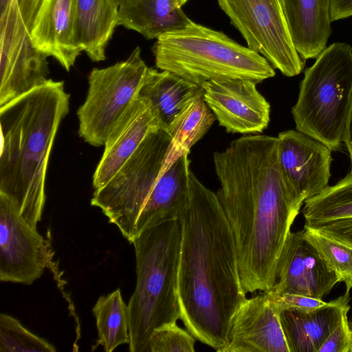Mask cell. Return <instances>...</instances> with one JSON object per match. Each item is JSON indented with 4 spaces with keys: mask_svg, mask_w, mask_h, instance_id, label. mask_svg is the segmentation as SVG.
I'll return each instance as SVG.
<instances>
[{
    "mask_svg": "<svg viewBox=\"0 0 352 352\" xmlns=\"http://www.w3.org/2000/svg\"><path fill=\"white\" fill-rule=\"evenodd\" d=\"M152 52L157 69L199 86L227 79L258 84L275 76L274 68L263 56L192 20L185 27L158 37Z\"/></svg>",
    "mask_w": 352,
    "mask_h": 352,
    "instance_id": "obj_5",
    "label": "cell"
},
{
    "mask_svg": "<svg viewBox=\"0 0 352 352\" xmlns=\"http://www.w3.org/2000/svg\"><path fill=\"white\" fill-rule=\"evenodd\" d=\"M56 352L46 340L25 329L14 317L0 314V352Z\"/></svg>",
    "mask_w": 352,
    "mask_h": 352,
    "instance_id": "obj_28",
    "label": "cell"
},
{
    "mask_svg": "<svg viewBox=\"0 0 352 352\" xmlns=\"http://www.w3.org/2000/svg\"><path fill=\"white\" fill-rule=\"evenodd\" d=\"M180 319L199 342L217 352L227 346L232 318L245 301L234 236L216 192L190 173L179 218Z\"/></svg>",
    "mask_w": 352,
    "mask_h": 352,
    "instance_id": "obj_2",
    "label": "cell"
},
{
    "mask_svg": "<svg viewBox=\"0 0 352 352\" xmlns=\"http://www.w3.org/2000/svg\"><path fill=\"white\" fill-rule=\"evenodd\" d=\"M118 0H75V32L83 52L94 62L106 59V49L119 25Z\"/></svg>",
    "mask_w": 352,
    "mask_h": 352,
    "instance_id": "obj_21",
    "label": "cell"
},
{
    "mask_svg": "<svg viewBox=\"0 0 352 352\" xmlns=\"http://www.w3.org/2000/svg\"><path fill=\"white\" fill-rule=\"evenodd\" d=\"M173 3L179 8H182L188 0H171Z\"/></svg>",
    "mask_w": 352,
    "mask_h": 352,
    "instance_id": "obj_36",
    "label": "cell"
},
{
    "mask_svg": "<svg viewBox=\"0 0 352 352\" xmlns=\"http://www.w3.org/2000/svg\"><path fill=\"white\" fill-rule=\"evenodd\" d=\"M221 352H289L280 313L269 291L247 298L237 309Z\"/></svg>",
    "mask_w": 352,
    "mask_h": 352,
    "instance_id": "obj_15",
    "label": "cell"
},
{
    "mask_svg": "<svg viewBox=\"0 0 352 352\" xmlns=\"http://www.w3.org/2000/svg\"><path fill=\"white\" fill-rule=\"evenodd\" d=\"M339 278L304 238L303 229L291 232L280 255L274 294L294 293L318 299L329 294Z\"/></svg>",
    "mask_w": 352,
    "mask_h": 352,
    "instance_id": "obj_14",
    "label": "cell"
},
{
    "mask_svg": "<svg viewBox=\"0 0 352 352\" xmlns=\"http://www.w3.org/2000/svg\"><path fill=\"white\" fill-rule=\"evenodd\" d=\"M122 1V0H118V1H119V3H120H120H121V1Z\"/></svg>",
    "mask_w": 352,
    "mask_h": 352,
    "instance_id": "obj_38",
    "label": "cell"
},
{
    "mask_svg": "<svg viewBox=\"0 0 352 352\" xmlns=\"http://www.w3.org/2000/svg\"><path fill=\"white\" fill-rule=\"evenodd\" d=\"M217 196L232 230L244 291H268L292 226L304 204L280 167L278 138L243 135L213 155Z\"/></svg>",
    "mask_w": 352,
    "mask_h": 352,
    "instance_id": "obj_1",
    "label": "cell"
},
{
    "mask_svg": "<svg viewBox=\"0 0 352 352\" xmlns=\"http://www.w3.org/2000/svg\"><path fill=\"white\" fill-rule=\"evenodd\" d=\"M201 87L170 72L148 67L139 96L148 100L160 127L166 131L186 102Z\"/></svg>",
    "mask_w": 352,
    "mask_h": 352,
    "instance_id": "obj_24",
    "label": "cell"
},
{
    "mask_svg": "<svg viewBox=\"0 0 352 352\" xmlns=\"http://www.w3.org/2000/svg\"><path fill=\"white\" fill-rule=\"evenodd\" d=\"M190 171V160L184 155L159 177L138 218L135 236L146 229L179 219L188 197Z\"/></svg>",
    "mask_w": 352,
    "mask_h": 352,
    "instance_id": "obj_19",
    "label": "cell"
},
{
    "mask_svg": "<svg viewBox=\"0 0 352 352\" xmlns=\"http://www.w3.org/2000/svg\"><path fill=\"white\" fill-rule=\"evenodd\" d=\"M350 324H351V329H352V322L350 323ZM351 352H352V351H351Z\"/></svg>",
    "mask_w": 352,
    "mask_h": 352,
    "instance_id": "obj_37",
    "label": "cell"
},
{
    "mask_svg": "<svg viewBox=\"0 0 352 352\" xmlns=\"http://www.w3.org/2000/svg\"><path fill=\"white\" fill-rule=\"evenodd\" d=\"M190 21L171 0H122L119 7V25L146 39H157Z\"/></svg>",
    "mask_w": 352,
    "mask_h": 352,
    "instance_id": "obj_22",
    "label": "cell"
},
{
    "mask_svg": "<svg viewBox=\"0 0 352 352\" xmlns=\"http://www.w3.org/2000/svg\"><path fill=\"white\" fill-rule=\"evenodd\" d=\"M306 227L352 217V172L333 186H328L307 199L302 210Z\"/></svg>",
    "mask_w": 352,
    "mask_h": 352,
    "instance_id": "obj_26",
    "label": "cell"
},
{
    "mask_svg": "<svg viewBox=\"0 0 352 352\" xmlns=\"http://www.w3.org/2000/svg\"><path fill=\"white\" fill-rule=\"evenodd\" d=\"M31 38L38 51L69 72L83 51L75 32V0H41Z\"/></svg>",
    "mask_w": 352,
    "mask_h": 352,
    "instance_id": "obj_17",
    "label": "cell"
},
{
    "mask_svg": "<svg viewBox=\"0 0 352 352\" xmlns=\"http://www.w3.org/2000/svg\"><path fill=\"white\" fill-rule=\"evenodd\" d=\"M294 45L302 58H316L331 34V0H280Z\"/></svg>",
    "mask_w": 352,
    "mask_h": 352,
    "instance_id": "obj_20",
    "label": "cell"
},
{
    "mask_svg": "<svg viewBox=\"0 0 352 352\" xmlns=\"http://www.w3.org/2000/svg\"><path fill=\"white\" fill-rule=\"evenodd\" d=\"M352 104V47L333 43L305 71L292 109L296 129L340 149Z\"/></svg>",
    "mask_w": 352,
    "mask_h": 352,
    "instance_id": "obj_6",
    "label": "cell"
},
{
    "mask_svg": "<svg viewBox=\"0 0 352 352\" xmlns=\"http://www.w3.org/2000/svg\"><path fill=\"white\" fill-rule=\"evenodd\" d=\"M271 298L279 311L287 309H296L304 311H310L322 307L327 304L322 299H318L305 295L294 293H284L274 294L268 290Z\"/></svg>",
    "mask_w": 352,
    "mask_h": 352,
    "instance_id": "obj_30",
    "label": "cell"
},
{
    "mask_svg": "<svg viewBox=\"0 0 352 352\" xmlns=\"http://www.w3.org/2000/svg\"><path fill=\"white\" fill-rule=\"evenodd\" d=\"M69 98L63 81L49 78L0 107V194L34 228L41 219L50 156Z\"/></svg>",
    "mask_w": 352,
    "mask_h": 352,
    "instance_id": "obj_3",
    "label": "cell"
},
{
    "mask_svg": "<svg viewBox=\"0 0 352 352\" xmlns=\"http://www.w3.org/2000/svg\"><path fill=\"white\" fill-rule=\"evenodd\" d=\"M277 138L278 162L285 179L304 204L328 186L331 150L297 130L281 132Z\"/></svg>",
    "mask_w": 352,
    "mask_h": 352,
    "instance_id": "obj_13",
    "label": "cell"
},
{
    "mask_svg": "<svg viewBox=\"0 0 352 352\" xmlns=\"http://www.w3.org/2000/svg\"><path fill=\"white\" fill-rule=\"evenodd\" d=\"M92 311L98 331V340L92 351L102 346L106 352H111L121 344H129L128 307L120 288L100 296Z\"/></svg>",
    "mask_w": 352,
    "mask_h": 352,
    "instance_id": "obj_25",
    "label": "cell"
},
{
    "mask_svg": "<svg viewBox=\"0 0 352 352\" xmlns=\"http://www.w3.org/2000/svg\"><path fill=\"white\" fill-rule=\"evenodd\" d=\"M195 338L175 323L155 329L149 339L148 352H194Z\"/></svg>",
    "mask_w": 352,
    "mask_h": 352,
    "instance_id": "obj_29",
    "label": "cell"
},
{
    "mask_svg": "<svg viewBox=\"0 0 352 352\" xmlns=\"http://www.w3.org/2000/svg\"><path fill=\"white\" fill-rule=\"evenodd\" d=\"M352 16V0H331V21H338Z\"/></svg>",
    "mask_w": 352,
    "mask_h": 352,
    "instance_id": "obj_33",
    "label": "cell"
},
{
    "mask_svg": "<svg viewBox=\"0 0 352 352\" xmlns=\"http://www.w3.org/2000/svg\"><path fill=\"white\" fill-rule=\"evenodd\" d=\"M11 0H0V12H3L9 5Z\"/></svg>",
    "mask_w": 352,
    "mask_h": 352,
    "instance_id": "obj_35",
    "label": "cell"
},
{
    "mask_svg": "<svg viewBox=\"0 0 352 352\" xmlns=\"http://www.w3.org/2000/svg\"><path fill=\"white\" fill-rule=\"evenodd\" d=\"M41 0H11L0 12V107L45 83L47 56L33 45L31 31Z\"/></svg>",
    "mask_w": 352,
    "mask_h": 352,
    "instance_id": "obj_9",
    "label": "cell"
},
{
    "mask_svg": "<svg viewBox=\"0 0 352 352\" xmlns=\"http://www.w3.org/2000/svg\"><path fill=\"white\" fill-rule=\"evenodd\" d=\"M161 128L148 100L138 96L109 133L93 175L94 190L104 186L152 131Z\"/></svg>",
    "mask_w": 352,
    "mask_h": 352,
    "instance_id": "obj_16",
    "label": "cell"
},
{
    "mask_svg": "<svg viewBox=\"0 0 352 352\" xmlns=\"http://www.w3.org/2000/svg\"><path fill=\"white\" fill-rule=\"evenodd\" d=\"M215 120L201 87L186 102L166 129L170 142L160 177L179 158L190 153L191 147L204 136Z\"/></svg>",
    "mask_w": 352,
    "mask_h": 352,
    "instance_id": "obj_23",
    "label": "cell"
},
{
    "mask_svg": "<svg viewBox=\"0 0 352 352\" xmlns=\"http://www.w3.org/2000/svg\"><path fill=\"white\" fill-rule=\"evenodd\" d=\"M179 219L146 229L133 240L136 285L128 307L131 352H148L153 331L180 319Z\"/></svg>",
    "mask_w": 352,
    "mask_h": 352,
    "instance_id": "obj_4",
    "label": "cell"
},
{
    "mask_svg": "<svg viewBox=\"0 0 352 352\" xmlns=\"http://www.w3.org/2000/svg\"><path fill=\"white\" fill-rule=\"evenodd\" d=\"M305 240L317 251L327 267L344 283L346 291L352 289V246L329 237L317 230L304 226Z\"/></svg>",
    "mask_w": 352,
    "mask_h": 352,
    "instance_id": "obj_27",
    "label": "cell"
},
{
    "mask_svg": "<svg viewBox=\"0 0 352 352\" xmlns=\"http://www.w3.org/2000/svg\"><path fill=\"white\" fill-rule=\"evenodd\" d=\"M352 329L348 314L325 340L318 352H351Z\"/></svg>",
    "mask_w": 352,
    "mask_h": 352,
    "instance_id": "obj_31",
    "label": "cell"
},
{
    "mask_svg": "<svg viewBox=\"0 0 352 352\" xmlns=\"http://www.w3.org/2000/svg\"><path fill=\"white\" fill-rule=\"evenodd\" d=\"M256 85L245 79L210 80L201 85L206 102L228 133H257L267 127L270 104Z\"/></svg>",
    "mask_w": 352,
    "mask_h": 352,
    "instance_id": "obj_12",
    "label": "cell"
},
{
    "mask_svg": "<svg viewBox=\"0 0 352 352\" xmlns=\"http://www.w3.org/2000/svg\"><path fill=\"white\" fill-rule=\"evenodd\" d=\"M50 248L15 204L0 194V280L31 285L48 266Z\"/></svg>",
    "mask_w": 352,
    "mask_h": 352,
    "instance_id": "obj_11",
    "label": "cell"
},
{
    "mask_svg": "<svg viewBox=\"0 0 352 352\" xmlns=\"http://www.w3.org/2000/svg\"><path fill=\"white\" fill-rule=\"evenodd\" d=\"M310 228L335 240L352 246V217L327 221Z\"/></svg>",
    "mask_w": 352,
    "mask_h": 352,
    "instance_id": "obj_32",
    "label": "cell"
},
{
    "mask_svg": "<svg viewBox=\"0 0 352 352\" xmlns=\"http://www.w3.org/2000/svg\"><path fill=\"white\" fill-rule=\"evenodd\" d=\"M148 68L138 46L126 60L90 72L87 97L77 111L80 138L92 146H104L118 120L139 96Z\"/></svg>",
    "mask_w": 352,
    "mask_h": 352,
    "instance_id": "obj_8",
    "label": "cell"
},
{
    "mask_svg": "<svg viewBox=\"0 0 352 352\" xmlns=\"http://www.w3.org/2000/svg\"><path fill=\"white\" fill-rule=\"evenodd\" d=\"M343 142L347 148L352 164V104L348 114L343 133Z\"/></svg>",
    "mask_w": 352,
    "mask_h": 352,
    "instance_id": "obj_34",
    "label": "cell"
},
{
    "mask_svg": "<svg viewBox=\"0 0 352 352\" xmlns=\"http://www.w3.org/2000/svg\"><path fill=\"white\" fill-rule=\"evenodd\" d=\"M250 50L263 56L283 75L304 69L290 34L280 0H217Z\"/></svg>",
    "mask_w": 352,
    "mask_h": 352,
    "instance_id": "obj_10",
    "label": "cell"
},
{
    "mask_svg": "<svg viewBox=\"0 0 352 352\" xmlns=\"http://www.w3.org/2000/svg\"><path fill=\"white\" fill-rule=\"evenodd\" d=\"M170 142V135L162 128L151 131L91 199V205L99 208L130 243L138 218L160 177Z\"/></svg>",
    "mask_w": 352,
    "mask_h": 352,
    "instance_id": "obj_7",
    "label": "cell"
},
{
    "mask_svg": "<svg viewBox=\"0 0 352 352\" xmlns=\"http://www.w3.org/2000/svg\"><path fill=\"white\" fill-rule=\"evenodd\" d=\"M350 292L310 311L287 309L280 313L289 352H318L327 337L350 310Z\"/></svg>",
    "mask_w": 352,
    "mask_h": 352,
    "instance_id": "obj_18",
    "label": "cell"
}]
</instances>
